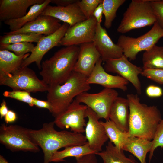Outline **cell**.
Instances as JSON below:
<instances>
[{"label":"cell","instance_id":"1","mask_svg":"<svg viewBox=\"0 0 163 163\" xmlns=\"http://www.w3.org/2000/svg\"><path fill=\"white\" fill-rule=\"evenodd\" d=\"M53 121L43 124L38 130L28 129L32 141L42 149L44 154L43 163H49L54 153L62 148L82 145L87 142L85 136L66 130L57 131Z\"/></svg>","mask_w":163,"mask_h":163},{"label":"cell","instance_id":"2","mask_svg":"<svg viewBox=\"0 0 163 163\" xmlns=\"http://www.w3.org/2000/svg\"><path fill=\"white\" fill-rule=\"evenodd\" d=\"M129 105V130L130 136L152 141L162 119L157 106L142 103L137 94L127 96Z\"/></svg>","mask_w":163,"mask_h":163},{"label":"cell","instance_id":"3","mask_svg":"<svg viewBox=\"0 0 163 163\" xmlns=\"http://www.w3.org/2000/svg\"><path fill=\"white\" fill-rule=\"evenodd\" d=\"M80 47L65 46L41 64L40 75L49 86L64 84L70 76L77 61Z\"/></svg>","mask_w":163,"mask_h":163},{"label":"cell","instance_id":"4","mask_svg":"<svg viewBox=\"0 0 163 163\" xmlns=\"http://www.w3.org/2000/svg\"><path fill=\"white\" fill-rule=\"evenodd\" d=\"M88 77L73 71L62 85L49 86L47 99L51 105L53 116L55 117L64 111L77 96L91 89L87 82Z\"/></svg>","mask_w":163,"mask_h":163},{"label":"cell","instance_id":"5","mask_svg":"<svg viewBox=\"0 0 163 163\" xmlns=\"http://www.w3.org/2000/svg\"><path fill=\"white\" fill-rule=\"evenodd\" d=\"M152 0H132L123 14L117 30L122 34L153 25L156 21L152 9Z\"/></svg>","mask_w":163,"mask_h":163},{"label":"cell","instance_id":"6","mask_svg":"<svg viewBox=\"0 0 163 163\" xmlns=\"http://www.w3.org/2000/svg\"><path fill=\"white\" fill-rule=\"evenodd\" d=\"M162 37L163 28L156 21L150 30L139 37L120 35L117 44L122 49L125 56L130 60H133L139 52L148 50Z\"/></svg>","mask_w":163,"mask_h":163},{"label":"cell","instance_id":"7","mask_svg":"<svg viewBox=\"0 0 163 163\" xmlns=\"http://www.w3.org/2000/svg\"><path fill=\"white\" fill-rule=\"evenodd\" d=\"M28 131V129L18 125L2 123L0 126V142L13 152H38L39 147L32 141Z\"/></svg>","mask_w":163,"mask_h":163},{"label":"cell","instance_id":"8","mask_svg":"<svg viewBox=\"0 0 163 163\" xmlns=\"http://www.w3.org/2000/svg\"><path fill=\"white\" fill-rule=\"evenodd\" d=\"M0 85L30 93L47 91L49 86L37 77L35 72L27 66L21 67L14 72L0 77Z\"/></svg>","mask_w":163,"mask_h":163},{"label":"cell","instance_id":"9","mask_svg":"<svg viewBox=\"0 0 163 163\" xmlns=\"http://www.w3.org/2000/svg\"><path fill=\"white\" fill-rule=\"evenodd\" d=\"M118 95V92L113 89L104 88L96 93H82L75 99L90 108L100 119L103 118L107 120L109 119L112 106Z\"/></svg>","mask_w":163,"mask_h":163},{"label":"cell","instance_id":"10","mask_svg":"<svg viewBox=\"0 0 163 163\" xmlns=\"http://www.w3.org/2000/svg\"><path fill=\"white\" fill-rule=\"evenodd\" d=\"M88 108L86 105L81 104L74 99L64 111L55 117V125L61 129L70 128L75 133L85 132Z\"/></svg>","mask_w":163,"mask_h":163},{"label":"cell","instance_id":"11","mask_svg":"<svg viewBox=\"0 0 163 163\" xmlns=\"http://www.w3.org/2000/svg\"><path fill=\"white\" fill-rule=\"evenodd\" d=\"M97 23L92 16L89 18L69 27L61 40L60 45L77 46L93 42Z\"/></svg>","mask_w":163,"mask_h":163},{"label":"cell","instance_id":"12","mask_svg":"<svg viewBox=\"0 0 163 163\" xmlns=\"http://www.w3.org/2000/svg\"><path fill=\"white\" fill-rule=\"evenodd\" d=\"M104 68L107 72L118 74L132 84L137 94H141V83L138 76L143 69L131 63L124 55L120 58L106 61Z\"/></svg>","mask_w":163,"mask_h":163},{"label":"cell","instance_id":"13","mask_svg":"<svg viewBox=\"0 0 163 163\" xmlns=\"http://www.w3.org/2000/svg\"><path fill=\"white\" fill-rule=\"evenodd\" d=\"M69 26L68 24L64 23L54 33L42 37L29 56L23 61L21 67L28 66L34 62L38 69H41V61L43 56L53 48L60 46L61 40Z\"/></svg>","mask_w":163,"mask_h":163},{"label":"cell","instance_id":"14","mask_svg":"<svg viewBox=\"0 0 163 163\" xmlns=\"http://www.w3.org/2000/svg\"><path fill=\"white\" fill-rule=\"evenodd\" d=\"M88 120L85 128V136L91 149L95 153L102 151V147L109 138L104 126L97 114L88 107Z\"/></svg>","mask_w":163,"mask_h":163},{"label":"cell","instance_id":"15","mask_svg":"<svg viewBox=\"0 0 163 163\" xmlns=\"http://www.w3.org/2000/svg\"><path fill=\"white\" fill-rule=\"evenodd\" d=\"M101 58L97 62L87 82L89 84H96L105 88H118L126 91L129 82L120 75H113L108 73L101 65Z\"/></svg>","mask_w":163,"mask_h":163},{"label":"cell","instance_id":"16","mask_svg":"<svg viewBox=\"0 0 163 163\" xmlns=\"http://www.w3.org/2000/svg\"><path fill=\"white\" fill-rule=\"evenodd\" d=\"M93 42L103 62L117 59L123 55L122 49L113 42L101 24L97 23Z\"/></svg>","mask_w":163,"mask_h":163},{"label":"cell","instance_id":"17","mask_svg":"<svg viewBox=\"0 0 163 163\" xmlns=\"http://www.w3.org/2000/svg\"><path fill=\"white\" fill-rule=\"evenodd\" d=\"M60 21L51 16L40 15L35 20L27 24L21 29L4 34L29 33L48 36L55 33L61 27L62 24L60 23Z\"/></svg>","mask_w":163,"mask_h":163},{"label":"cell","instance_id":"18","mask_svg":"<svg viewBox=\"0 0 163 163\" xmlns=\"http://www.w3.org/2000/svg\"><path fill=\"white\" fill-rule=\"evenodd\" d=\"M77 2L66 7L49 5L41 15L53 17L68 24L70 27L72 26L87 19Z\"/></svg>","mask_w":163,"mask_h":163},{"label":"cell","instance_id":"19","mask_svg":"<svg viewBox=\"0 0 163 163\" xmlns=\"http://www.w3.org/2000/svg\"><path fill=\"white\" fill-rule=\"evenodd\" d=\"M78 59L73 69L75 71L88 77L101 56L93 42L81 44Z\"/></svg>","mask_w":163,"mask_h":163},{"label":"cell","instance_id":"20","mask_svg":"<svg viewBox=\"0 0 163 163\" xmlns=\"http://www.w3.org/2000/svg\"><path fill=\"white\" fill-rule=\"evenodd\" d=\"M45 0H0V20L19 19L25 15L30 6L43 3Z\"/></svg>","mask_w":163,"mask_h":163},{"label":"cell","instance_id":"21","mask_svg":"<svg viewBox=\"0 0 163 163\" xmlns=\"http://www.w3.org/2000/svg\"><path fill=\"white\" fill-rule=\"evenodd\" d=\"M129 105L127 98L118 97L111 107L109 119L121 131L128 132L129 130Z\"/></svg>","mask_w":163,"mask_h":163},{"label":"cell","instance_id":"22","mask_svg":"<svg viewBox=\"0 0 163 163\" xmlns=\"http://www.w3.org/2000/svg\"><path fill=\"white\" fill-rule=\"evenodd\" d=\"M152 140L134 136L129 137L122 149L136 157L141 163H146V155L152 146Z\"/></svg>","mask_w":163,"mask_h":163},{"label":"cell","instance_id":"23","mask_svg":"<svg viewBox=\"0 0 163 163\" xmlns=\"http://www.w3.org/2000/svg\"><path fill=\"white\" fill-rule=\"evenodd\" d=\"M29 53L18 56L8 50H0V77L11 74L20 68Z\"/></svg>","mask_w":163,"mask_h":163},{"label":"cell","instance_id":"24","mask_svg":"<svg viewBox=\"0 0 163 163\" xmlns=\"http://www.w3.org/2000/svg\"><path fill=\"white\" fill-rule=\"evenodd\" d=\"M123 151L110 141L106 145L105 150L96 155L101 158L104 163H139L133 155H130L128 157L126 156Z\"/></svg>","mask_w":163,"mask_h":163},{"label":"cell","instance_id":"25","mask_svg":"<svg viewBox=\"0 0 163 163\" xmlns=\"http://www.w3.org/2000/svg\"><path fill=\"white\" fill-rule=\"evenodd\" d=\"M51 0H45L42 4H35L31 6L27 14L19 19L6 21L4 24L9 26L10 31L19 30L27 24L35 20L40 15L46 6L51 3Z\"/></svg>","mask_w":163,"mask_h":163},{"label":"cell","instance_id":"26","mask_svg":"<svg viewBox=\"0 0 163 163\" xmlns=\"http://www.w3.org/2000/svg\"><path fill=\"white\" fill-rule=\"evenodd\" d=\"M142 60L143 69H163V46L155 45L145 51Z\"/></svg>","mask_w":163,"mask_h":163},{"label":"cell","instance_id":"27","mask_svg":"<svg viewBox=\"0 0 163 163\" xmlns=\"http://www.w3.org/2000/svg\"><path fill=\"white\" fill-rule=\"evenodd\" d=\"M95 153L90 148L88 142L84 145L66 147L64 150L58 151L53 154L50 162L65 161L64 159L69 157L75 158Z\"/></svg>","mask_w":163,"mask_h":163},{"label":"cell","instance_id":"28","mask_svg":"<svg viewBox=\"0 0 163 163\" xmlns=\"http://www.w3.org/2000/svg\"><path fill=\"white\" fill-rule=\"evenodd\" d=\"M100 122L104 127L110 141L116 147L122 149L130 136L129 133L120 130L110 119L106 120L105 122Z\"/></svg>","mask_w":163,"mask_h":163},{"label":"cell","instance_id":"29","mask_svg":"<svg viewBox=\"0 0 163 163\" xmlns=\"http://www.w3.org/2000/svg\"><path fill=\"white\" fill-rule=\"evenodd\" d=\"M4 35L0 37V44H10L22 42L37 43L44 35L32 33H24Z\"/></svg>","mask_w":163,"mask_h":163},{"label":"cell","instance_id":"30","mask_svg":"<svg viewBox=\"0 0 163 163\" xmlns=\"http://www.w3.org/2000/svg\"><path fill=\"white\" fill-rule=\"evenodd\" d=\"M125 0H103V14L105 17L104 26L107 29L111 27L116 16L119 8L126 2Z\"/></svg>","mask_w":163,"mask_h":163},{"label":"cell","instance_id":"31","mask_svg":"<svg viewBox=\"0 0 163 163\" xmlns=\"http://www.w3.org/2000/svg\"><path fill=\"white\" fill-rule=\"evenodd\" d=\"M35 47L31 43L25 42L10 44H0V50H8L14 52L18 56L31 53Z\"/></svg>","mask_w":163,"mask_h":163},{"label":"cell","instance_id":"32","mask_svg":"<svg viewBox=\"0 0 163 163\" xmlns=\"http://www.w3.org/2000/svg\"><path fill=\"white\" fill-rule=\"evenodd\" d=\"M3 96L5 97L13 98L27 104L30 107H33V97L30 93L23 91L12 90L5 91L3 93Z\"/></svg>","mask_w":163,"mask_h":163},{"label":"cell","instance_id":"33","mask_svg":"<svg viewBox=\"0 0 163 163\" xmlns=\"http://www.w3.org/2000/svg\"><path fill=\"white\" fill-rule=\"evenodd\" d=\"M103 0H78L77 3L81 11L88 19L93 16V12L98 5Z\"/></svg>","mask_w":163,"mask_h":163},{"label":"cell","instance_id":"34","mask_svg":"<svg viewBox=\"0 0 163 163\" xmlns=\"http://www.w3.org/2000/svg\"><path fill=\"white\" fill-rule=\"evenodd\" d=\"M152 146L149 156V163H150L155 149L159 147L163 148V119L159 122L154 137L152 140Z\"/></svg>","mask_w":163,"mask_h":163},{"label":"cell","instance_id":"35","mask_svg":"<svg viewBox=\"0 0 163 163\" xmlns=\"http://www.w3.org/2000/svg\"><path fill=\"white\" fill-rule=\"evenodd\" d=\"M141 75L156 83L163 85V69H143Z\"/></svg>","mask_w":163,"mask_h":163},{"label":"cell","instance_id":"36","mask_svg":"<svg viewBox=\"0 0 163 163\" xmlns=\"http://www.w3.org/2000/svg\"><path fill=\"white\" fill-rule=\"evenodd\" d=\"M150 3L156 21L163 28V0H152Z\"/></svg>","mask_w":163,"mask_h":163},{"label":"cell","instance_id":"37","mask_svg":"<svg viewBox=\"0 0 163 163\" xmlns=\"http://www.w3.org/2000/svg\"><path fill=\"white\" fill-rule=\"evenodd\" d=\"M146 95L150 98H156L161 96L163 94V91L160 87L154 85L148 86L146 89Z\"/></svg>","mask_w":163,"mask_h":163},{"label":"cell","instance_id":"38","mask_svg":"<svg viewBox=\"0 0 163 163\" xmlns=\"http://www.w3.org/2000/svg\"><path fill=\"white\" fill-rule=\"evenodd\" d=\"M96 155L91 153L75 158L76 163H98Z\"/></svg>","mask_w":163,"mask_h":163},{"label":"cell","instance_id":"39","mask_svg":"<svg viewBox=\"0 0 163 163\" xmlns=\"http://www.w3.org/2000/svg\"><path fill=\"white\" fill-rule=\"evenodd\" d=\"M33 103L34 105L39 108L47 109L51 113L52 110V107L48 101H44L33 98Z\"/></svg>","mask_w":163,"mask_h":163},{"label":"cell","instance_id":"40","mask_svg":"<svg viewBox=\"0 0 163 163\" xmlns=\"http://www.w3.org/2000/svg\"><path fill=\"white\" fill-rule=\"evenodd\" d=\"M102 2L100 3L98 5L94 10L93 14V16L95 18L97 23L100 24H101L102 21V15L103 14Z\"/></svg>","mask_w":163,"mask_h":163},{"label":"cell","instance_id":"41","mask_svg":"<svg viewBox=\"0 0 163 163\" xmlns=\"http://www.w3.org/2000/svg\"><path fill=\"white\" fill-rule=\"evenodd\" d=\"M78 0H51V3L55 4L57 6L66 7L77 2Z\"/></svg>","mask_w":163,"mask_h":163},{"label":"cell","instance_id":"42","mask_svg":"<svg viewBox=\"0 0 163 163\" xmlns=\"http://www.w3.org/2000/svg\"><path fill=\"white\" fill-rule=\"evenodd\" d=\"M5 121L6 124L13 123L17 120V116L16 113L11 110H9L4 117Z\"/></svg>","mask_w":163,"mask_h":163},{"label":"cell","instance_id":"43","mask_svg":"<svg viewBox=\"0 0 163 163\" xmlns=\"http://www.w3.org/2000/svg\"><path fill=\"white\" fill-rule=\"evenodd\" d=\"M8 110L6 102L5 100H3L1 104L0 107V118L2 119L4 117Z\"/></svg>","mask_w":163,"mask_h":163},{"label":"cell","instance_id":"44","mask_svg":"<svg viewBox=\"0 0 163 163\" xmlns=\"http://www.w3.org/2000/svg\"><path fill=\"white\" fill-rule=\"evenodd\" d=\"M0 163H9L5 158L1 155H0Z\"/></svg>","mask_w":163,"mask_h":163}]
</instances>
